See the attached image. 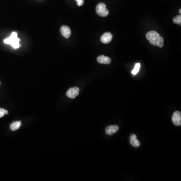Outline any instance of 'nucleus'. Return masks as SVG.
I'll return each instance as SVG.
<instances>
[{"label":"nucleus","mask_w":181,"mask_h":181,"mask_svg":"<svg viewBox=\"0 0 181 181\" xmlns=\"http://www.w3.org/2000/svg\"><path fill=\"white\" fill-rule=\"evenodd\" d=\"M20 41V39L17 37V33L14 32L11 34L10 37L5 39L4 42L5 43L11 45L15 49H17L20 47L19 44Z\"/></svg>","instance_id":"1"},{"label":"nucleus","mask_w":181,"mask_h":181,"mask_svg":"<svg viewBox=\"0 0 181 181\" xmlns=\"http://www.w3.org/2000/svg\"><path fill=\"white\" fill-rule=\"evenodd\" d=\"M160 37V34L154 31H149L147 33L146 35V38L149 41V43L154 46H157L158 45Z\"/></svg>","instance_id":"2"},{"label":"nucleus","mask_w":181,"mask_h":181,"mask_svg":"<svg viewBox=\"0 0 181 181\" xmlns=\"http://www.w3.org/2000/svg\"><path fill=\"white\" fill-rule=\"evenodd\" d=\"M96 11L98 15L102 17L107 16L109 13L108 9L106 8V5L102 3H99L97 5Z\"/></svg>","instance_id":"3"},{"label":"nucleus","mask_w":181,"mask_h":181,"mask_svg":"<svg viewBox=\"0 0 181 181\" xmlns=\"http://www.w3.org/2000/svg\"><path fill=\"white\" fill-rule=\"evenodd\" d=\"M172 121L175 125L179 126L181 125V113L179 111H175L172 116Z\"/></svg>","instance_id":"4"},{"label":"nucleus","mask_w":181,"mask_h":181,"mask_svg":"<svg viewBox=\"0 0 181 181\" xmlns=\"http://www.w3.org/2000/svg\"><path fill=\"white\" fill-rule=\"evenodd\" d=\"M79 92H80V90L79 88L76 87L72 88L67 91L66 92V96L70 98H75L79 95Z\"/></svg>","instance_id":"5"},{"label":"nucleus","mask_w":181,"mask_h":181,"mask_svg":"<svg viewBox=\"0 0 181 181\" xmlns=\"http://www.w3.org/2000/svg\"><path fill=\"white\" fill-rule=\"evenodd\" d=\"M113 35L111 33L106 32L103 34L101 37V42L104 44H107L111 42L112 39Z\"/></svg>","instance_id":"6"},{"label":"nucleus","mask_w":181,"mask_h":181,"mask_svg":"<svg viewBox=\"0 0 181 181\" xmlns=\"http://www.w3.org/2000/svg\"><path fill=\"white\" fill-rule=\"evenodd\" d=\"M60 32L65 38H68L71 35V30L67 26H62L60 28Z\"/></svg>","instance_id":"7"},{"label":"nucleus","mask_w":181,"mask_h":181,"mask_svg":"<svg viewBox=\"0 0 181 181\" xmlns=\"http://www.w3.org/2000/svg\"><path fill=\"white\" fill-rule=\"evenodd\" d=\"M119 128L117 125L108 126L105 129L106 134H107V135H111L113 134H115L116 132H117V131L119 130Z\"/></svg>","instance_id":"8"},{"label":"nucleus","mask_w":181,"mask_h":181,"mask_svg":"<svg viewBox=\"0 0 181 181\" xmlns=\"http://www.w3.org/2000/svg\"><path fill=\"white\" fill-rule=\"evenodd\" d=\"M97 61H98L99 63L108 65V64L111 63V59L110 58H109L108 56L101 55V56L98 57Z\"/></svg>","instance_id":"9"},{"label":"nucleus","mask_w":181,"mask_h":181,"mask_svg":"<svg viewBox=\"0 0 181 181\" xmlns=\"http://www.w3.org/2000/svg\"><path fill=\"white\" fill-rule=\"evenodd\" d=\"M130 138V142L132 146H134L135 148H138L140 146L141 143H140V142L137 139L136 135L134 134L131 135Z\"/></svg>","instance_id":"10"},{"label":"nucleus","mask_w":181,"mask_h":181,"mask_svg":"<svg viewBox=\"0 0 181 181\" xmlns=\"http://www.w3.org/2000/svg\"><path fill=\"white\" fill-rule=\"evenodd\" d=\"M21 121H15L12 123L10 125V129L12 131H15L17 129H19L21 126Z\"/></svg>","instance_id":"11"},{"label":"nucleus","mask_w":181,"mask_h":181,"mask_svg":"<svg viewBox=\"0 0 181 181\" xmlns=\"http://www.w3.org/2000/svg\"><path fill=\"white\" fill-rule=\"evenodd\" d=\"M141 67V64L139 63H137L135 65V67L134 70H132V74L134 75H136L138 74V72H139V69Z\"/></svg>","instance_id":"12"},{"label":"nucleus","mask_w":181,"mask_h":181,"mask_svg":"<svg viewBox=\"0 0 181 181\" xmlns=\"http://www.w3.org/2000/svg\"><path fill=\"white\" fill-rule=\"evenodd\" d=\"M173 22L175 24L181 25V16L180 15H178L176 17H174V18L173 19Z\"/></svg>","instance_id":"13"},{"label":"nucleus","mask_w":181,"mask_h":181,"mask_svg":"<svg viewBox=\"0 0 181 181\" xmlns=\"http://www.w3.org/2000/svg\"><path fill=\"white\" fill-rule=\"evenodd\" d=\"M8 114V111L3 108H0V118L3 117L5 115H7Z\"/></svg>","instance_id":"14"},{"label":"nucleus","mask_w":181,"mask_h":181,"mask_svg":"<svg viewBox=\"0 0 181 181\" xmlns=\"http://www.w3.org/2000/svg\"><path fill=\"white\" fill-rule=\"evenodd\" d=\"M164 38L162 37H160V39L159 40V43H158V45L157 46L159 47H163V46H164Z\"/></svg>","instance_id":"15"},{"label":"nucleus","mask_w":181,"mask_h":181,"mask_svg":"<svg viewBox=\"0 0 181 181\" xmlns=\"http://www.w3.org/2000/svg\"><path fill=\"white\" fill-rule=\"evenodd\" d=\"M77 3V6H83V4H84V0H76Z\"/></svg>","instance_id":"16"},{"label":"nucleus","mask_w":181,"mask_h":181,"mask_svg":"<svg viewBox=\"0 0 181 181\" xmlns=\"http://www.w3.org/2000/svg\"><path fill=\"white\" fill-rule=\"evenodd\" d=\"M179 12H180V13H181V9H180V11H179Z\"/></svg>","instance_id":"17"}]
</instances>
